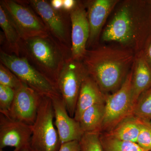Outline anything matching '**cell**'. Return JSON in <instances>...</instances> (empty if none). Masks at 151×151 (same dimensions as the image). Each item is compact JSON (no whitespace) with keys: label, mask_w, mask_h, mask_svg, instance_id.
I'll return each instance as SVG.
<instances>
[{"label":"cell","mask_w":151,"mask_h":151,"mask_svg":"<svg viewBox=\"0 0 151 151\" xmlns=\"http://www.w3.org/2000/svg\"><path fill=\"white\" fill-rule=\"evenodd\" d=\"M31 8L42 20L50 34L63 46L71 49V23L69 13L56 10L50 2L30 0Z\"/></svg>","instance_id":"cell-9"},{"label":"cell","mask_w":151,"mask_h":151,"mask_svg":"<svg viewBox=\"0 0 151 151\" xmlns=\"http://www.w3.org/2000/svg\"><path fill=\"white\" fill-rule=\"evenodd\" d=\"M107 44L87 49L82 62L88 74L108 95L122 86L132 69L136 53L119 45Z\"/></svg>","instance_id":"cell-2"},{"label":"cell","mask_w":151,"mask_h":151,"mask_svg":"<svg viewBox=\"0 0 151 151\" xmlns=\"http://www.w3.org/2000/svg\"><path fill=\"white\" fill-rule=\"evenodd\" d=\"M88 72L82 61L69 58L60 73L57 87L68 112L74 117L76 103L81 84Z\"/></svg>","instance_id":"cell-7"},{"label":"cell","mask_w":151,"mask_h":151,"mask_svg":"<svg viewBox=\"0 0 151 151\" xmlns=\"http://www.w3.org/2000/svg\"><path fill=\"white\" fill-rule=\"evenodd\" d=\"M137 144L145 151H151V127L143 121L137 141Z\"/></svg>","instance_id":"cell-25"},{"label":"cell","mask_w":151,"mask_h":151,"mask_svg":"<svg viewBox=\"0 0 151 151\" xmlns=\"http://www.w3.org/2000/svg\"><path fill=\"white\" fill-rule=\"evenodd\" d=\"M142 120L132 115L124 119L113 130L103 134L119 140L137 143Z\"/></svg>","instance_id":"cell-17"},{"label":"cell","mask_w":151,"mask_h":151,"mask_svg":"<svg viewBox=\"0 0 151 151\" xmlns=\"http://www.w3.org/2000/svg\"><path fill=\"white\" fill-rule=\"evenodd\" d=\"M1 5L13 23L22 40L50 34L42 20L25 4L17 1L4 0L1 1Z\"/></svg>","instance_id":"cell-8"},{"label":"cell","mask_w":151,"mask_h":151,"mask_svg":"<svg viewBox=\"0 0 151 151\" xmlns=\"http://www.w3.org/2000/svg\"><path fill=\"white\" fill-rule=\"evenodd\" d=\"M15 91L8 86L0 84V113L7 116L10 110Z\"/></svg>","instance_id":"cell-24"},{"label":"cell","mask_w":151,"mask_h":151,"mask_svg":"<svg viewBox=\"0 0 151 151\" xmlns=\"http://www.w3.org/2000/svg\"><path fill=\"white\" fill-rule=\"evenodd\" d=\"M54 111V124L61 144L79 141L84 134L79 122L70 116L61 96L50 98Z\"/></svg>","instance_id":"cell-14"},{"label":"cell","mask_w":151,"mask_h":151,"mask_svg":"<svg viewBox=\"0 0 151 151\" xmlns=\"http://www.w3.org/2000/svg\"><path fill=\"white\" fill-rule=\"evenodd\" d=\"M104 94L93 78L88 74L81 84L78 95L74 119L79 122L82 113L89 107L99 103H105Z\"/></svg>","instance_id":"cell-16"},{"label":"cell","mask_w":151,"mask_h":151,"mask_svg":"<svg viewBox=\"0 0 151 151\" xmlns=\"http://www.w3.org/2000/svg\"><path fill=\"white\" fill-rule=\"evenodd\" d=\"M58 151H80L79 141L63 143Z\"/></svg>","instance_id":"cell-26"},{"label":"cell","mask_w":151,"mask_h":151,"mask_svg":"<svg viewBox=\"0 0 151 151\" xmlns=\"http://www.w3.org/2000/svg\"><path fill=\"white\" fill-rule=\"evenodd\" d=\"M15 151H37L33 148L30 144H29L27 145L24 146L19 149H15Z\"/></svg>","instance_id":"cell-30"},{"label":"cell","mask_w":151,"mask_h":151,"mask_svg":"<svg viewBox=\"0 0 151 151\" xmlns=\"http://www.w3.org/2000/svg\"><path fill=\"white\" fill-rule=\"evenodd\" d=\"M151 38V0H123L111 13L100 37L102 43H115L137 53Z\"/></svg>","instance_id":"cell-1"},{"label":"cell","mask_w":151,"mask_h":151,"mask_svg":"<svg viewBox=\"0 0 151 151\" xmlns=\"http://www.w3.org/2000/svg\"><path fill=\"white\" fill-rule=\"evenodd\" d=\"M120 0H92L84 2L89 22L87 49L100 43V37L109 17Z\"/></svg>","instance_id":"cell-12"},{"label":"cell","mask_w":151,"mask_h":151,"mask_svg":"<svg viewBox=\"0 0 151 151\" xmlns=\"http://www.w3.org/2000/svg\"><path fill=\"white\" fill-rule=\"evenodd\" d=\"M0 26L2 29L7 46L14 55L19 56L22 39L16 28L8 15L0 5Z\"/></svg>","instance_id":"cell-19"},{"label":"cell","mask_w":151,"mask_h":151,"mask_svg":"<svg viewBox=\"0 0 151 151\" xmlns=\"http://www.w3.org/2000/svg\"><path fill=\"white\" fill-rule=\"evenodd\" d=\"M143 52L146 60L151 67V38L144 49Z\"/></svg>","instance_id":"cell-28"},{"label":"cell","mask_w":151,"mask_h":151,"mask_svg":"<svg viewBox=\"0 0 151 151\" xmlns=\"http://www.w3.org/2000/svg\"><path fill=\"white\" fill-rule=\"evenodd\" d=\"M32 126L16 121L0 113V149H19L30 143Z\"/></svg>","instance_id":"cell-13"},{"label":"cell","mask_w":151,"mask_h":151,"mask_svg":"<svg viewBox=\"0 0 151 151\" xmlns=\"http://www.w3.org/2000/svg\"><path fill=\"white\" fill-rule=\"evenodd\" d=\"M50 97L42 96L37 116L32 125L30 145L37 151H58L61 142L55 125Z\"/></svg>","instance_id":"cell-5"},{"label":"cell","mask_w":151,"mask_h":151,"mask_svg":"<svg viewBox=\"0 0 151 151\" xmlns=\"http://www.w3.org/2000/svg\"><path fill=\"white\" fill-rule=\"evenodd\" d=\"M78 1L75 0H63V10L69 13L75 7Z\"/></svg>","instance_id":"cell-27"},{"label":"cell","mask_w":151,"mask_h":151,"mask_svg":"<svg viewBox=\"0 0 151 151\" xmlns=\"http://www.w3.org/2000/svg\"><path fill=\"white\" fill-rule=\"evenodd\" d=\"M132 68L121 87L116 92L106 95L102 133L110 132L132 115Z\"/></svg>","instance_id":"cell-6"},{"label":"cell","mask_w":151,"mask_h":151,"mask_svg":"<svg viewBox=\"0 0 151 151\" xmlns=\"http://www.w3.org/2000/svg\"><path fill=\"white\" fill-rule=\"evenodd\" d=\"M100 139L104 151H145L136 143L119 140L103 133Z\"/></svg>","instance_id":"cell-20"},{"label":"cell","mask_w":151,"mask_h":151,"mask_svg":"<svg viewBox=\"0 0 151 151\" xmlns=\"http://www.w3.org/2000/svg\"><path fill=\"white\" fill-rule=\"evenodd\" d=\"M147 122V124H148L149 126H150L151 127V120L150 121H149V122Z\"/></svg>","instance_id":"cell-31"},{"label":"cell","mask_w":151,"mask_h":151,"mask_svg":"<svg viewBox=\"0 0 151 151\" xmlns=\"http://www.w3.org/2000/svg\"><path fill=\"white\" fill-rule=\"evenodd\" d=\"M21 53L57 87L60 73L65 61L71 57L70 49L50 34L22 40Z\"/></svg>","instance_id":"cell-3"},{"label":"cell","mask_w":151,"mask_h":151,"mask_svg":"<svg viewBox=\"0 0 151 151\" xmlns=\"http://www.w3.org/2000/svg\"><path fill=\"white\" fill-rule=\"evenodd\" d=\"M0 151H4L3 150V149H0ZM13 151H15L14 150Z\"/></svg>","instance_id":"cell-32"},{"label":"cell","mask_w":151,"mask_h":151,"mask_svg":"<svg viewBox=\"0 0 151 151\" xmlns=\"http://www.w3.org/2000/svg\"><path fill=\"white\" fill-rule=\"evenodd\" d=\"M132 115L144 122L151 120V86L139 97L133 108Z\"/></svg>","instance_id":"cell-21"},{"label":"cell","mask_w":151,"mask_h":151,"mask_svg":"<svg viewBox=\"0 0 151 151\" xmlns=\"http://www.w3.org/2000/svg\"><path fill=\"white\" fill-rule=\"evenodd\" d=\"M132 68V102L134 107L141 94L151 86V67L143 51L135 55Z\"/></svg>","instance_id":"cell-15"},{"label":"cell","mask_w":151,"mask_h":151,"mask_svg":"<svg viewBox=\"0 0 151 151\" xmlns=\"http://www.w3.org/2000/svg\"><path fill=\"white\" fill-rule=\"evenodd\" d=\"M1 63L7 67L23 84L41 95L50 97L61 96L57 87L38 71L24 57L0 50Z\"/></svg>","instance_id":"cell-4"},{"label":"cell","mask_w":151,"mask_h":151,"mask_svg":"<svg viewBox=\"0 0 151 151\" xmlns=\"http://www.w3.org/2000/svg\"><path fill=\"white\" fill-rule=\"evenodd\" d=\"M22 82L7 67L0 63V84L8 86L15 91L20 87Z\"/></svg>","instance_id":"cell-23"},{"label":"cell","mask_w":151,"mask_h":151,"mask_svg":"<svg viewBox=\"0 0 151 151\" xmlns=\"http://www.w3.org/2000/svg\"><path fill=\"white\" fill-rule=\"evenodd\" d=\"M100 133H84L79 140L80 151H104Z\"/></svg>","instance_id":"cell-22"},{"label":"cell","mask_w":151,"mask_h":151,"mask_svg":"<svg viewBox=\"0 0 151 151\" xmlns=\"http://www.w3.org/2000/svg\"><path fill=\"white\" fill-rule=\"evenodd\" d=\"M71 23V57L82 61L87 51L89 27L84 2L78 1L69 12Z\"/></svg>","instance_id":"cell-11"},{"label":"cell","mask_w":151,"mask_h":151,"mask_svg":"<svg viewBox=\"0 0 151 151\" xmlns=\"http://www.w3.org/2000/svg\"><path fill=\"white\" fill-rule=\"evenodd\" d=\"M42 96L22 83L16 90L10 110L6 116L32 126L36 119Z\"/></svg>","instance_id":"cell-10"},{"label":"cell","mask_w":151,"mask_h":151,"mask_svg":"<svg viewBox=\"0 0 151 151\" xmlns=\"http://www.w3.org/2000/svg\"><path fill=\"white\" fill-rule=\"evenodd\" d=\"M50 3L52 6L56 10H63V0H52Z\"/></svg>","instance_id":"cell-29"},{"label":"cell","mask_w":151,"mask_h":151,"mask_svg":"<svg viewBox=\"0 0 151 151\" xmlns=\"http://www.w3.org/2000/svg\"><path fill=\"white\" fill-rule=\"evenodd\" d=\"M105 103V102L93 105L82 113L78 122L84 134L102 133Z\"/></svg>","instance_id":"cell-18"}]
</instances>
